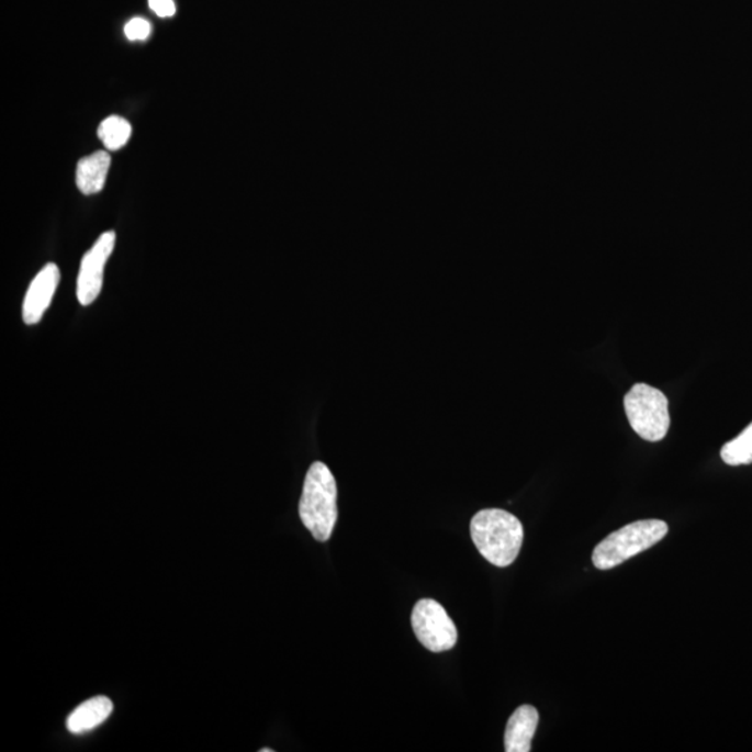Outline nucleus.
I'll return each mask as SVG.
<instances>
[{
    "label": "nucleus",
    "instance_id": "f257e3e1",
    "mask_svg": "<svg viewBox=\"0 0 752 752\" xmlns=\"http://www.w3.org/2000/svg\"><path fill=\"white\" fill-rule=\"evenodd\" d=\"M470 531L479 552L496 568L510 566L521 551L523 524L509 512L481 510L471 520Z\"/></svg>",
    "mask_w": 752,
    "mask_h": 752
},
{
    "label": "nucleus",
    "instance_id": "f03ea898",
    "mask_svg": "<svg viewBox=\"0 0 752 752\" xmlns=\"http://www.w3.org/2000/svg\"><path fill=\"white\" fill-rule=\"evenodd\" d=\"M299 513L304 527L316 541H328L339 516L337 485L329 467L321 461H315L305 475Z\"/></svg>",
    "mask_w": 752,
    "mask_h": 752
},
{
    "label": "nucleus",
    "instance_id": "7ed1b4c3",
    "mask_svg": "<svg viewBox=\"0 0 752 752\" xmlns=\"http://www.w3.org/2000/svg\"><path fill=\"white\" fill-rule=\"evenodd\" d=\"M669 527L662 520H641L627 524L609 534L594 549L593 563L596 569L610 570L637 557L661 542L667 536Z\"/></svg>",
    "mask_w": 752,
    "mask_h": 752
},
{
    "label": "nucleus",
    "instance_id": "20e7f679",
    "mask_svg": "<svg viewBox=\"0 0 752 752\" xmlns=\"http://www.w3.org/2000/svg\"><path fill=\"white\" fill-rule=\"evenodd\" d=\"M626 416L638 437L660 442L671 428L669 401L660 389L637 383L625 396Z\"/></svg>",
    "mask_w": 752,
    "mask_h": 752
},
{
    "label": "nucleus",
    "instance_id": "39448f33",
    "mask_svg": "<svg viewBox=\"0 0 752 752\" xmlns=\"http://www.w3.org/2000/svg\"><path fill=\"white\" fill-rule=\"evenodd\" d=\"M412 625L417 640L429 651H449L458 642V629L437 601H418L413 609Z\"/></svg>",
    "mask_w": 752,
    "mask_h": 752
},
{
    "label": "nucleus",
    "instance_id": "423d86ee",
    "mask_svg": "<svg viewBox=\"0 0 752 752\" xmlns=\"http://www.w3.org/2000/svg\"><path fill=\"white\" fill-rule=\"evenodd\" d=\"M115 232L103 233L81 259L79 278H77V299L85 307L91 305L101 294L103 271L115 248Z\"/></svg>",
    "mask_w": 752,
    "mask_h": 752
},
{
    "label": "nucleus",
    "instance_id": "0eeeda50",
    "mask_svg": "<svg viewBox=\"0 0 752 752\" xmlns=\"http://www.w3.org/2000/svg\"><path fill=\"white\" fill-rule=\"evenodd\" d=\"M60 282V271L55 263H48L43 268L33 282H31L29 292L25 294L23 303V319L27 325L38 324L48 310L52 299L58 284Z\"/></svg>",
    "mask_w": 752,
    "mask_h": 752
},
{
    "label": "nucleus",
    "instance_id": "6e6552de",
    "mask_svg": "<svg viewBox=\"0 0 752 752\" xmlns=\"http://www.w3.org/2000/svg\"><path fill=\"white\" fill-rule=\"evenodd\" d=\"M538 722V710L531 705H521L520 708H517L506 726L505 750L507 752H530Z\"/></svg>",
    "mask_w": 752,
    "mask_h": 752
},
{
    "label": "nucleus",
    "instance_id": "1a4fd4ad",
    "mask_svg": "<svg viewBox=\"0 0 752 752\" xmlns=\"http://www.w3.org/2000/svg\"><path fill=\"white\" fill-rule=\"evenodd\" d=\"M113 704L111 699L103 697H93L88 702L82 703L70 714L67 718V729L71 734H85L98 726H101L111 717Z\"/></svg>",
    "mask_w": 752,
    "mask_h": 752
},
{
    "label": "nucleus",
    "instance_id": "9d476101",
    "mask_svg": "<svg viewBox=\"0 0 752 752\" xmlns=\"http://www.w3.org/2000/svg\"><path fill=\"white\" fill-rule=\"evenodd\" d=\"M109 168H111V155L106 150H97L90 157L80 159L77 165L76 184L81 193L86 195L100 193L105 186Z\"/></svg>",
    "mask_w": 752,
    "mask_h": 752
},
{
    "label": "nucleus",
    "instance_id": "9b49d317",
    "mask_svg": "<svg viewBox=\"0 0 752 752\" xmlns=\"http://www.w3.org/2000/svg\"><path fill=\"white\" fill-rule=\"evenodd\" d=\"M132 124L121 116L105 119L98 127V137L109 150H117L128 143Z\"/></svg>",
    "mask_w": 752,
    "mask_h": 752
},
{
    "label": "nucleus",
    "instance_id": "f8f14e48",
    "mask_svg": "<svg viewBox=\"0 0 752 752\" xmlns=\"http://www.w3.org/2000/svg\"><path fill=\"white\" fill-rule=\"evenodd\" d=\"M720 458L729 465H747L752 463V423L738 438L725 444L720 450Z\"/></svg>",
    "mask_w": 752,
    "mask_h": 752
},
{
    "label": "nucleus",
    "instance_id": "ddd939ff",
    "mask_svg": "<svg viewBox=\"0 0 752 752\" xmlns=\"http://www.w3.org/2000/svg\"><path fill=\"white\" fill-rule=\"evenodd\" d=\"M124 34H126L130 41H144L147 40L150 34V24L145 19H133L124 27Z\"/></svg>",
    "mask_w": 752,
    "mask_h": 752
},
{
    "label": "nucleus",
    "instance_id": "4468645a",
    "mask_svg": "<svg viewBox=\"0 0 752 752\" xmlns=\"http://www.w3.org/2000/svg\"><path fill=\"white\" fill-rule=\"evenodd\" d=\"M149 8L159 18H172L176 13L173 0H148Z\"/></svg>",
    "mask_w": 752,
    "mask_h": 752
},
{
    "label": "nucleus",
    "instance_id": "2eb2a0df",
    "mask_svg": "<svg viewBox=\"0 0 752 752\" xmlns=\"http://www.w3.org/2000/svg\"><path fill=\"white\" fill-rule=\"evenodd\" d=\"M261 752H273L271 749H262Z\"/></svg>",
    "mask_w": 752,
    "mask_h": 752
}]
</instances>
